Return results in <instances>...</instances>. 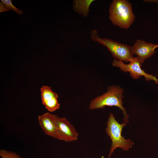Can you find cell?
I'll list each match as a JSON object with an SVG mask.
<instances>
[{"mask_svg": "<svg viewBox=\"0 0 158 158\" xmlns=\"http://www.w3.org/2000/svg\"><path fill=\"white\" fill-rule=\"evenodd\" d=\"M124 92L123 89L119 86H109L106 92L96 97L90 102L89 108L90 110H93L104 108L106 106L117 107L123 112L124 123H128L129 115L123 106Z\"/></svg>", "mask_w": 158, "mask_h": 158, "instance_id": "cell-1", "label": "cell"}, {"mask_svg": "<svg viewBox=\"0 0 158 158\" xmlns=\"http://www.w3.org/2000/svg\"><path fill=\"white\" fill-rule=\"evenodd\" d=\"M109 13L112 23L123 29L128 28L135 19L131 4L127 0H114L110 5Z\"/></svg>", "mask_w": 158, "mask_h": 158, "instance_id": "cell-2", "label": "cell"}, {"mask_svg": "<svg viewBox=\"0 0 158 158\" xmlns=\"http://www.w3.org/2000/svg\"><path fill=\"white\" fill-rule=\"evenodd\" d=\"M106 131L111 140V144L107 158H109L115 150L117 147L122 148L123 150L127 151L131 148L134 144L130 139H125L122 136L121 133L123 128L126 123H119L116 120L114 115L110 113L107 121Z\"/></svg>", "mask_w": 158, "mask_h": 158, "instance_id": "cell-3", "label": "cell"}, {"mask_svg": "<svg viewBox=\"0 0 158 158\" xmlns=\"http://www.w3.org/2000/svg\"><path fill=\"white\" fill-rule=\"evenodd\" d=\"M90 35L93 41L106 47L115 59L126 62H129L133 59L134 57L130 46L107 38H100L98 36V32L96 29L92 30Z\"/></svg>", "mask_w": 158, "mask_h": 158, "instance_id": "cell-4", "label": "cell"}, {"mask_svg": "<svg viewBox=\"0 0 158 158\" xmlns=\"http://www.w3.org/2000/svg\"><path fill=\"white\" fill-rule=\"evenodd\" d=\"M112 65L120 68L124 72H129L130 76L134 79H137L141 76H144L147 81L153 80L156 84H158V78L156 76L149 74L142 69V63L138 56L134 57L128 64H126L120 60L114 59L112 63Z\"/></svg>", "mask_w": 158, "mask_h": 158, "instance_id": "cell-5", "label": "cell"}, {"mask_svg": "<svg viewBox=\"0 0 158 158\" xmlns=\"http://www.w3.org/2000/svg\"><path fill=\"white\" fill-rule=\"evenodd\" d=\"M57 125V135L56 139L66 142L77 140L78 134L74 126L66 118H56Z\"/></svg>", "mask_w": 158, "mask_h": 158, "instance_id": "cell-6", "label": "cell"}, {"mask_svg": "<svg viewBox=\"0 0 158 158\" xmlns=\"http://www.w3.org/2000/svg\"><path fill=\"white\" fill-rule=\"evenodd\" d=\"M158 47V44L146 42L138 39L133 45L131 46L132 54H136L142 64L145 59L150 57L156 52L155 49Z\"/></svg>", "mask_w": 158, "mask_h": 158, "instance_id": "cell-7", "label": "cell"}, {"mask_svg": "<svg viewBox=\"0 0 158 158\" xmlns=\"http://www.w3.org/2000/svg\"><path fill=\"white\" fill-rule=\"evenodd\" d=\"M56 116L47 112L39 116L38 118L39 124L44 133L55 139L57 135Z\"/></svg>", "mask_w": 158, "mask_h": 158, "instance_id": "cell-8", "label": "cell"}, {"mask_svg": "<svg viewBox=\"0 0 158 158\" xmlns=\"http://www.w3.org/2000/svg\"><path fill=\"white\" fill-rule=\"evenodd\" d=\"M40 91L42 103L49 111H54L59 108L60 104L57 99L58 95L51 87L43 86L40 88Z\"/></svg>", "mask_w": 158, "mask_h": 158, "instance_id": "cell-9", "label": "cell"}, {"mask_svg": "<svg viewBox=\"0 0 158 158\" xmlns=\"http://www.w3.org/2000/svg\"><path fill=\"white\" fill-rule=\"evenodd\" d=\"M95 0H74L73 3L74 11L84 17L87 16L89 8Z\"/></svg>", "mask_w": 158, "mask_h": 158, "instance_id": "cell-10", "label": "cell"}, {"mask_svg": "<svg viewBox=\"0 0 158 158\" xmlns=\"http://www.w3.org/2000/svg\"><path fill=\"white\" fill-rule=\"evenodd\" d=\"M0 156L2 158H21L16 153L5 150H0Z\"/></svg>", "mask_w": 158, "mask_h": 158, "instance_id": "cell-11", "label": "cell"}, {"mask_svg": "<svg viewBox=\"0 0 158 158\" xmlns=\"http://www.w3.org/2000/svg\"><path fill=\"white\" fill-rule=\"evenodd\" d=\"M2 2L10 9L15 11L16 13L19 15H21L23 12L16 7L14 6L12 4V0H1Z\"/></svg>", "mask_w": 158, "mask_h": 158, "instance_id": "cell-12", "label": "cell"}, {"mask_svg": "<svg viewBox=\"0 0 158 158\" xmlns=\"http://www.w3.org/2000/svg\"><path fill=\"white\" fill-rule=\"evenodd\" d=\"M10 9L2 2H0V12L9 11Z\"/></svg>", "mask_w": 158, "mask_h": 158, "instance_id": "cell-13", "label": "cell"}, {"mask_svg": "<svg viewBox=\"0 0 158 158\" xmlns=\"http://www.w3.org/2000/svg\"><path fill=\"white\" fill-rule=\"evenodd\" d=\"M145 2H150L157 3L158 2V0H143Z\"/></svg>", "mask_w": 158, "mask_h": 158, "instance_id": "cell-14", "label": "cell"}, {"mask_svg": "<svg viewBox=\"0 0 158 158\" xmlns=\"http://www.w3.org/2000/svg\"><path fill=\"white\" fill-rule=\"evenodd\" d=\"M157 10H158V8H157Z\"/></svg>", "mask_w": 158, "mask_h": 158, "instance_id": "cell-15", "label": "cell"}]
</instances>
